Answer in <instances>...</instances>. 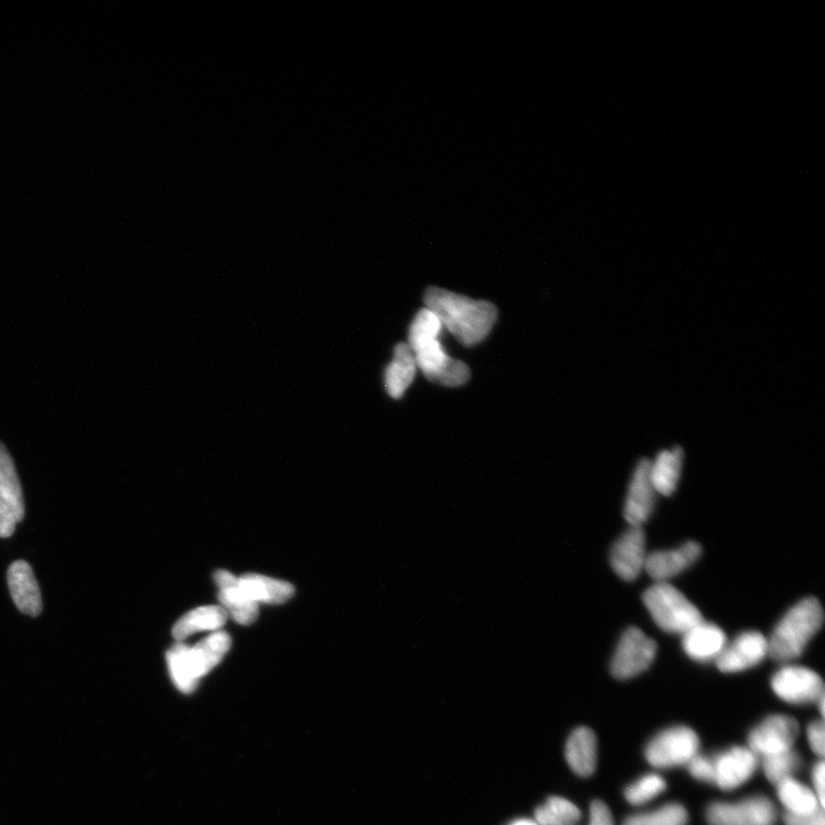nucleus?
<instances>
[{"label": "nucleus", "instance_id": "nucleus-1", "mask_svg": "<svg viewBox=\"0 0 825 825\" xmlns=\"http://www.w3.org/2000/svg\"><path fill=\"white\" fill-rule=\"evenodd\" d=\"M424 303L436 314L440 324L467 348L483 342L498 319V310L492 303L474 301L442 288H428Z\"/></svg>", "mask_w": 825, "mask_h": 825}, {"label": "nucleus", "instance_id": "nucleus-2", "mask_svg": "<svg viewBox=\"0 0 825 825\" xmlns=\"http://www.w3.org/2000/svg\"><path fill=\"white\" fill-rule=\"evenodd\" d=\"M442 328L436 314L424 308L412 322L407 344L413 352L416 366L429 381L444 387H461L470 379L469 367L463 361L446 355L438 341Z\"/></svg>", "mask_w": 825, "mask_h": 825}, {"label": "nucleus", "instance_id": "nucleus-3", "mask_svg": "<svg viewBox=\"0 0 825 825\" xmlns=\"http://www.w3.org/2000/svg\"><path fill=\"white\" fill-rule=\"evenodd\" d=\"M823 625V609L815 597L801 600L785 614L768 639V656L790 662L803 655L807 644Z\"/></svg>", "mask_w": 825, "mask_h": 825}, {"label": "nucleus", "instance_id": "nucleus-4", "mask_svg": "<svg viewBox=\"0 0 825 825\" xmlns=\"http://www.w3.org/2000/svg\"><path fill=\"white\" fill-rule=\"evenodd\" d=\"M231 647L230 636L216 632L202 640L194 648L178 643L167 654L169 671L176 687L191 694L200 679L222 662Z\"/></svg>", "mask_w": 825, "mask_h": 825}, {"label": "nucleus", "instance_id": "nucleus-5", "mask_svg": "<svg viewBox=\"0 0 825 825\" xmlns=\"http://www.w3.org/2000/svg\"><path fill=\"white\" fill-rule=\"evenodd\" d=\"M643 602L657 626L667 633L683 635L704 620L696 605L669 583L648 588Z\"/></svg>", "mask_w": 825, "mask_h": 825}, {"label": "nucleus", "instance_id": "nucleus-6", "mask_svg": "<svg viewBox=\"0 0 825 825\" xmlns=\"http://www.w3.org/2000/svg\"><path fill=\"white\" fill-rule=\"evenodd\" d=\"M699 738L693 729L673 727L652 738L646 748V758L658 769L687 765L698 753Z\"/></svg>", "mask_w": 825, "mask_h": 825}, {"label": "nucleus", "instance_id": "nucleus-7", "mask_svg": "<svg viewBox=\"0 0 825 825\" xmlns=\"http://www.w3.org/2000/svg\"><path fill=\"white\" fill-rule=\"evenodd\" d=\"M657 654V643L639 628L630 627L620 639L611 660L612 675L627 680L647 671Z\"/></svg>", "mask_w": 825, "mask_h": 825}, {"label": "nucleus", "instance_id": "nucleus-8", "mask_svg": "<svg viewBox=\"0 0 825 825\" xmlns=\"http://www.w3.org/2000/svg\"><path fill=\"white\" fill-rule=\"evenodd\" d=\"M774 693L790 704L819 703L824 697V685L819 674L804 666L787 665L772 678Z\"/></svg>", "mask_w": 825, "mask_h": 825}, {"label": "nucleus", "instance_id": "nucleus-9", "mask_svg": "<svg viewBox=\"0 0 825 825\" xmlns=\"http://www.w3.org/2000/svg\"><path fill=\"white\" fill-rule=\"evenodd\" d=\"M706 819L710 825H775L776 809L768 798L757 796L737 803H713Z\"/></svg>", "mask_w": 825, "mask_h": 825}, {"label": "nucleus", "instance_id": "nucleus-10", "mask_svg": "<svg viewBox=\"0 0 825 825\" xmlns=\"http://www.w3.org/2000/svg\"><path fill=\"white\" fill-rule=\"evenodd\" d=\"M799 736V725L789 715H770L749 734V749L758 756L781 753L793 749Z\"/></svg>", "mask_w": 825, "mask_h": 825}, {"label": "nucleus", "instance_id": "nucleus-11", "mask_svg": "<svg viewBox=\"0 0 825 825\" xmlns=\"http://www.w3.org/2000/svg\"><path fill=\"white\" fill-rule=\"evenodd\" d=\"M768 656V639L757 631L741 633L726 644L715 663L724 673L743 672L757 666Z\"/></svg>", "mask_w": 825, "mask_h": 825}, {"label": "nucleus", "instance_id": "nucleus-12", "mask_svg": "<svg viewBox=\"0 0 825 825\" xmlns=\"http://www.w3.org/2000/svg\"><path fill=\"white\" fill-rule=\"evenodd\" d=\"M646 559V533L642 526H631L611 549V567L625 581L639 577Z\"/></svg>", "mask_w": 825, "mask_h": 825}, {"label": "nucleus", "instance_id": "nucleus-13", "mask_svg": "<svg viewBox=\"0 0 825 825\" xmlns=\"http://www.w3.org/2000/svg\"><path fill=\"white\" fill-rule=\"evenodd\" d=\"M714 784L721 790L732 791L748 782L758 767V758L750 749L732 748L713 759Z\"/></svg>", "mask_w": 825, "mask_h": 825}, {"label": "nucleus", "instance_id": "nucleus-14", "mask_svg": "<svg viewBox=\"0 0 825 825\" xmlns=\"http://www.w3.org/2000/svg\"><path fill=\"white\" fill-rule=\"evenodd\" d=\"M702 554V547L695 541L686 542L677 549L658 550L647 555L644 570L657 583H669L691 567Z\"/></svg>", "mask_w": 825, "mask_h": 825}, {"label": "nucleus", "instance_id": "nucleus-15", "mask_svg": "<svg viewBox=\"0 0 825 825\" xmlns=\"http://www.w3.org/2000/svg\"><path fill=\"white\" fill-rule=\"evenodd\" d=\"M649 467V460L640 461L628 489L624 516L631 526H642L654 512L657 492L650 481Z\"/></svg>", "mask_w": 825, "mask_h": 825}, {"label": "nucleus", "instance_id": "nucleus-16", "mask_svg": "<svg viewBox=\"0 0 825 825\" xmlns=\"http://www.w3.org/2000/svg\"><path fill=\"white\" fill-rule=\"evenodd\" d=\"M12 599L22 614L37 617L43 609L41 589L33 569L25 561L14 562L7 572Z\"/></svg>", "mask_w": 825, "mask_h": 825}, {"label": "nucleus", "instance_id": "nucleus-17", "mask_svg": "<svg viewBox=\"0 0 825 825\" xmlns=\"http://www.w3.org/2000/svg\"><path fill=\"white\" fill-rule=\"evenodd\" d=\"M727 643L725 632L704 620L683 634L682 639V647L687 656L701 663L715 662Z\"/></svg>", "mask_w": 825, "mask_h": 825}, {"label": "nucleus", "instance_id": "nucleus-18", "mask_svg": "<svg viewBox=\"0 0 825 825\" xmlns=\"http://www.w3.org/2000/svg\"><path fill=\"white\" fill-rule=\"evenodd\" d=\"M215 580L220 589L218 599L227 615L241 625L253 624L258 617V604L248 599L239 578L220 570L215 573Z\"/></svg>", "mask_w": 825, "mask_h": 825}, {"label": "nucleus", "instance_id": "nucleus-19", "mask_svg": "<svg viewBox=\"0 0 825 825\" xmlns=\"http://www.w3.org/2000/svg\"><path fill=\"white\" fill-rule=\"evenodd\" d=\"M565 758L577 775L592 776L597 762V741L591 729L580 727L573 732L565 746Z\"/></svg>", "mask_w": 825, "mask_h": 825}, {"label": "nucleus", "instance_id": "nucleus-20", "mask_svg": "<svg viewBox=\"0 0 825 825\" xmlns=\"http://www.w3.org/2000/svg\"><path fill=\"white\" fill-rule=\"evenodd\" d=\"M416 368L418 366L408 344L399 343L395 348L394 359L385 371V387L392 398L403 397L414 381Z\"/></svg>", "mask_w": 825, "mask_h": 825}, {"label": "nucleus", "instance_id": "nucleus-21", "mask_svg": "<svg viewBox=\"0 0 825 825\" xmlns=\"http://www.w3.org/2000/svg\"><path fill=\"white\" fill-rule=\"evenodd\" d=\"M240 585L248 599L270 604H282L292 599L295 588L286 581L275 580L261 575H245L239 578Z\"/></svg>", "mask_w": 825, "mask_h": 825}, {"label": "nucleus", "instance_id": "nucleus-22", "mask_svg": "<svg viewBox=\"0 0 825 825\" xmlns=\"http://www.w3.org/2000/svg\"><path fill=\"white\" fill-rule=\"evenodd\" d=\"M683 462L681 449L663 451L654 462H650L649 476L657 494H673L680 481Z\"/></svg>", "mask_w": 825, "mask_h": 825}, {"label": "nucleus", "instance_id": "nucleus-23", "mask_svg": "<svg viewBox=\"0 0 825 825\" xmlns=\"http://www.w3.org/2000/svg\"><path fill=\"white\" fill-rule=\"evenodd\" d=\"M0 501L12 509L21 522L25 517V501L14 462L3 443H0Z\"/></svg>", "mask_w": 825, "mask_h": 825}, {"label": "nucleus", "instance_id": "nucleus-24", "mask_svg": "<svg viewBox=\"0 0 825 825\" xmlns=\"http://www.w3.org/2000/svg\"><path fill=\"white\" fill-rule=\"evenodd\" d=\"M227 612L222 607L209 605L188 612L182 619L178 620L172 634L175 639L184 640L188 636L201 631H217L226 623Z\"/></svg>", "mask_w": 825, "mask_h": 825}, {"label": "nucleus", "instance_id": "nucleus-25", "mask_svg": "<svg viewBox=\"0 0 825 825\" xmlns=\"http://www.w3.org/2000/svg\"><path fill=\"white\" fill-rule=\"evenodd\" d=\"M777 795L789 814L807 815L823 809L814 791L793 779L777 785Z\"/></svg>", "mask_w": 825, "mask_h": 825}, {"label": "nucleus", "instance_id": "nucleus-26", "mask_svg": "<svg viewBox=\"0 0 825 825\" xmlns=\"http://www.w3.org/2000/svg\"><path fill=\"white\" fill-rule=\"evenodd\" d=\"M538 825H575L581 817L579 808L562 797H550L534 812Z\"/></svg>", "mask_w": 825, "mask_h": 825}, {"label": "nucleus", "instance_id": "nucleus-27", "mask_svg": "<svg viewBox=\"0 0 825 825\" xmlns=\"http://www.w3.org/2000/svg\"><path fill=\"white\" fill-rule=\"evenodd\" d=\"M801 765V758L796 751L789 750L762 757V768L770 783H780L792 779Z\"/></svg>", "mask_w": 825, "mask_h": 825}, {"label": "nucleus", "instance_id": "nucleus-28", "mask_svg": "<svg viewBox=\"0 0 825 825\" xmlns=\"http://www.w3.org/2000/svg\"><path fill=\"white\" fill-rule=\"evenodd\" d=\"M688 813L680 804H667L655 811L628 816L624 825H687Z\"/></svg>", "mask_w": 825, "mask_h": 825}, {"label": "nucleus", "instance_id": "nucleus-29", "mask_svg": "<svg viewBox=\"0 0 825 825\" xmlns=\"http://www.w3.org/2000/svg\"><path fill=\"white\" fill-rule=\"evenodd\" d=\"M666 790V782L662 776L648 774L640 780L628 785L625 798L631 805L640 806L649 803Z\"/></svg>", "mask_w": 825, "mask_h": 825}, {"label": "nucleus", "instance_id": "nucleus-30", "mask_svg": "<svg viewBox=\"0 0 825 825\" xmlns=\"http://www.w3.org/2000/svg\"><path fill=\"white\" fill-rule=\"evenodd\" d=\"M687 765L689 773L693 775L696 780L714 784V765L711 758L701 756V754L697 753Z\"/></svg>", "mask_w": 825, "mask_h": 825}, {"label": "nucleus", "instance_id": "nucleus-31", "mask_svg": "<svg viewBox=\"0 0 825 825\" xmlns=\"http://www.w3.org/2000/svg\"><path fill=\"white\" fill-rule=\"evenodd\" d=\"M808 742L811 749L821 758L824 756V724L823 721H814L807 729Z\"/></svg>", "mask_w": 825, "mask_h": 825}, {"label": "nucleus", "instance_id": "nucleus-32", "mask_svg": "<svg viewBox=\"0 0 825 825\" xmlns=\"http://www.w3.org/2000/svg\"><path fill=\"white\" fill-rule=\"evenodd\" d=\"M18 523V518L12 509L0 501V538L12 537Z\"/></svg>", "mask_w": 825, "mask_h": 825}, {"label": "nucleus", "instance_id": "nucleus-33", "mask_svg": "<svg viewBox=\"0 0 825 825\" xmlns=\"http://www.w3.org/2000/svg\"><path fill=\"white\" fill-rule=\"evenodd\" d=\"M589 825H615L610 809L603 803V801H593L591 805V820H589Z\"/></svg>", "mask_w": 825, "mask_h": 825}, {"label": "nucleus", "instance_id": "nucleus-34", "mask_svg": "<svg viewBox=\"0 0 825 825\" xmlns=\"http://www.w3.org/2000/svg\"><path fill=\"white\" fill-rule=\"evenodd\" d=\"M785 825H825L823 809L807 815H793L785 813Z\"/></svg>", "mask_w": 825, "mask_h": 825}, {"label": "nucleus", "instance_id": "nucleus-35", "mask_svg": "<svg viewBox=\"0 0 825 825\" xmlns=\"http://www.w3.org/2000/svg\"><path fill=\"white\" fill-rule=\"evenodd\" d=\"M812 779L814 785V793L817 799H819L821 806L824 807L825 766L822 760L820 762H817V764L814 766Z\"/></svg>", "mask_w": 825, "mask_h": 825}, {"label": "nucleus", "instance_id": "nucleus-36", "mask_svg": "<svg viewBox=\"0 0 825 825\" xmlns=\"http://www.w3.org/2000/svg\"><path fill=\"white\" fill-rule=\"evenodd\" d=\"M509 825H538V824L536 823V821L520 819V820L514 821L513 823H510Z\"/></svg>", "mask_w": 825, "mask_h": 825}]
</instances>
